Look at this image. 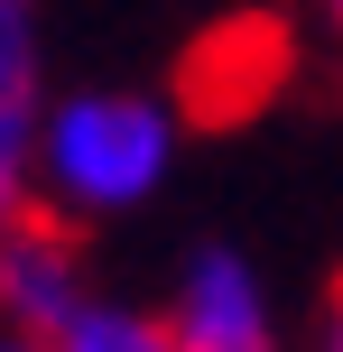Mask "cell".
<instances>
[{"label":"cell","instance_id":"cell-3","mask_svg":"<svg viewBox=\"0 0 343 352\" xmlns=\"http://www.w3.org/2000/svg\"><path fill=\"white\" fill-rule=\"evenodd\" d=\"M158 316L177 334V352H278V297L260 278V260L232 250V241L186 250Z\"/></svg>","mask_w":343,"mask_h":352},{"label":"cell","instance_id":"cell-1","mask_svg":"<svg viewBox=\"0 0 343 352\" xmlns=\"http://www.w3.org/2000/svg\"><path fill=\"white\" fill-rule=\"evenodd\" d=\"M177 148H186V121L167 93H140V84L56 93L47 121H37V204L56 223L148 213L177 176Z\"/></svg>","mask_w":343,"mask_h":352},{"label":"cell","instance_id":"cell-4","mask_svg":"<svg viewBox=\"0 0 343 352\" xmlns=\"http://www.w3.org/2000/svg\"><path fill=\"white\" fill-rule=\"evenodd\" d=\"M37 121H47L37 0H0V241L37 223Z\"/></svg>","mask_w":343,"mask_h":352},{"label":"cell","instance_id":"cell-5","mask_svg":"<svg viewBox=\"0 0 343 352\" xmlns=\"http://www.w3.org/2000/svg\"><path fill=\"white\" fill-rule=\"evenodd\" d=\"M316 343H325V352H343V287L325 297V316H316Z\"/></svg>","mask_w":343,"mask_h":352},{"label":"cell","instance_id":"cell-6","mask_svg":"<svg viewBox=\"0 0 343 352\" xmlns=\"http://www.w3.org/2000/svg\"><path fill=\"white\" fill-rule=\"evenodd\" d=\"M316 10H325V28H334V47H343V0H316Z\"/></svg>","mask_w":343,"mask_h":352},{"label":"cell","instance_id":"cell-2","mask_svg":"<svg viewBox=\"0 0 343 352\" xmlns=\"http://www.w3.org/2000/svg\"><path fill=\"white\" fill-rule=\"evenodd\" d=\"M0 324L19 343H47V352H177L158 306H130L111 287H93L84 260L37 223L0 241Z\"/></svg>","mask_w":343,"mask_h":352}]
</instances>
